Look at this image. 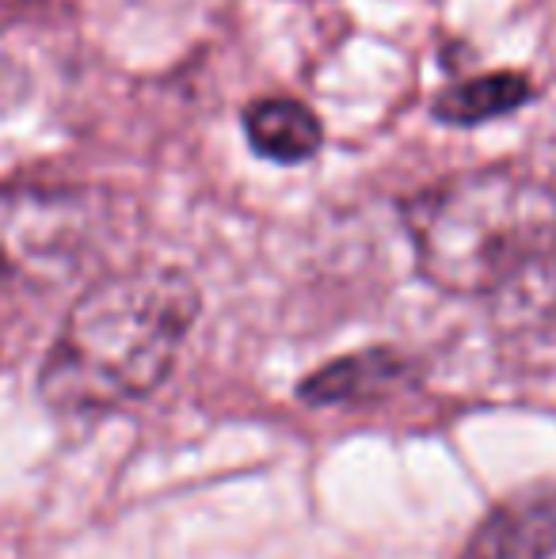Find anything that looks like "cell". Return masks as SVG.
I'll return each instance as SVG.
<instances>
[{"label": "cell", "mask_w": 556, "mask_h": 559, "mask_svg": "<svg viewBox=\"0 0 556 559\" xmlns=\"http://www.w3.org/2000/svg\"><path fill=\"white\" fill-rule=\"evenodd\" d=\"M81 251V217L66 199L0 202V274H20L23 282H54L73 266Z\"/></svg>", "instance_id": "cell-3"}, {"label": "cell", "mask_w": 556, "mask_h": 559, "mask_svg": "<svg viewBox=\"0 0 556 559\" xmlns=\"http://www.w3.org/2000/svg\"><path fill=\"white\" fill-rule=\"evenodd\" d=\"M419 274L450 297H488L534 324L556 309V191L514 164L450 176L404 202Z\"/></svg>", "instance_id": "cell-1"}, {"label": "cell", "mask_w": 556, "mask_h": 559, "mask_svg": "<svg viewBox=\"0 0 556 559\" xmlns=\"http://www.w3.org/2000/svg\"><path fill=\"white\" fill-rule=\"evenodd\" d=\"M458 559H556V484L537 479L499 499Z\"/></svg>", "instance_id": "cell-4"}, {"label": "cell", "mask_w": 556, "mask_h": 559, "mask_svg": "<svg viewBox=\"0 0 556 559\" xmlns=\"http://www.w3.org/2000/svg\"><path fill=\"white\" fill-rule=\"evenodd\" d=\"M530 96H534V88H530V81L522 73H488L442 92L435 99V107H430V115L450 126H481L488 118L519 111L522 104H530Z\"/></svg>", "instance_id": "cell-7"}, {"label": "cell", "mask_w": 556, "mask_h": 559, "mask_svg": "<svg viewBox=\"0 0 556 559\" xmlns=\"http://www.w3.org/2000/svg\"><path fill=\"white\" fill-rule=\"evenodd\" d=\"M416 381V366L397 350H358L340 361H328L312 377H305L297 396L317 407L366 404V400L393 396Z\"/></svg>", "instance_id": "cell-5"}, {"label": "cell", "mask_w": 556, "mask_h": 559, "mask_svg": "<svg viewBox=\"0 0 556 559\" xmlns=\"http://www.w3.org/2000/svg\"><path fill=\"white\" fill-rule=\"evenodd\" d=\"M202 294L176 266H134L99 278L69 309L38 369L54 412L104 415L145 400L171 373Z\"/></svg>", "instance_id": "cell-2"}, {"label": "cell", "mask_w": 556, "mask_h": 559, "mask_svg": "<svg viewBox=\"0 0 556 559\" xmlns=\"http://www.w3.org/2000/svg\"><path fill=\"white\" fill-rule=\"evenodd\" d=\"M245 133H248V145H252L263 160H275V164L309 160V156H317L320 141H324L320 118L305 104L286 99V96L256 99L245 111Z\"/></svg>", "instance_id": "cell-6"}]
</instances>
